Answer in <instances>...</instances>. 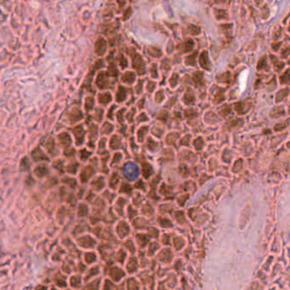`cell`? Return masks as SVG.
Wrapping results in <instances>:
<instances>
[{
	"instance_id": "obj_53",
	"label": "cell",
	"mask_w": 290,
	"mask_h": 290,
	"mask_svg": "<svg viewBox=\"0 0 290 290\" xmlns=\"http://www.w3.org/2000/svg\"><path fill=\"white\" fill-rule=\"evenodd\" d=\"M281 45V43H273L272 44V49H273V50H278L279 46Z\"/></svg>"
},
{
	"instance_id": "obj_28",
	"label": "cell",
	"mask_w": 290,
	"mask_h": 290,
	"mask_svg": "<svg viewBox=\"0 0 290 290\" xmlns=\"http://www.w3.org/2000/svg\"><path fill=\"white\" fill-rule=\"evenodd\" d=\"M193 145L197 150H201L203 147V140L201 137H198V138H197L194 140Z\"/></svg>"
},
{
	"instance_id": "obj_39",
	"label": "cell",
	"mask_w": 290,
	"mask_h": 290,
	"mask_svg": "<svg viewBox=\"0 0 290 290\" xmlns=\"http://www.w3.org/2000/svg\"><path fill=\"white\" fill-rule=\"evenodd\" d=\"M151 75L152 77H158V68H157V65L156 64H152L151 66Z\"/></svg>"
},
{
	"instance_id": "obj_4",
	"label": "cell",
	"mask_w": 290,
	"mask_h": 290,
	"mask_svg": "<svg viewBox=\"0 0 290 290\" xmlns=\"http://www.w3.org/2000/svg\"><path fill=\"white\" fill-rule=\"evenodd\" d=\"M194 46V42L192 39H187L186 42L182 43L178 46V49L181 51L182 53H186L192 50Z\"/></svg>"
},
{
	"instance_id": "obj_33",
	"label": "cell",
	"mask_w": 290,
	"mask_h": 290,
	"mask_svg": "<svg viewBox=\"0 0 290 290\" xmlns=\"http://www.w3.org/2000/svg\"><path fill=\"white\" fill-rule=\"evenodd\" d=\"M168 116H169L168 112H167L165 110H162V111H161V112H159L158 116L157 118H158V120L162 121L163 123H165V122L167 121V118H168Z\"/></svg>"
},
{
	"instance_id": "obj_20",
	"label": "cell",
	"mask_w": 290,
	"mask_h": 290,
	"mask_svg": "<svg viewBox=\"0 0 290 290\" xmlns=\"http://www.w3.org/2000/svg\"><path fill=\"white\" fill-rule=\"evenodd\" d=\"M179 138V134L177 133H170L166 137V142L169 145H173Z\"/></svg>"
},
{
	"instance_id": "obj_47",
	"label": "cell",
	"mask_w": 290,
	"mask_h": 290,
	"mask_svg": "<svg viewBox=\"0 0 290 290\" xmlns=\"http://www.w3.org/2000/svg\"><path fill=\"white\" fill-rule=\"evenodd\" d=\"M131 14H132L131 8L127 9H126V10L124 11V20H125L128 19V18L130 17V16H131Z\"/></svg>"
},
{
	"instance_id": "obj_51",
	"label": "cell",
	"mask_w": 290,
	"mask_h": 290,
	"mask_svg": "<svg viewBox=\"0 0 290 290\" xmlns=\"http://www.w3.org/2000/svg\"><path fill=\"white\" fill-rule=\"evenodd\" d=\"M168 61H167V60H164L163 61H162V64L161 67H162V69H166V70H169V64H168Z\"/></svg>"
},
{
	"instance_id": "obj_2",
	"label": "cell",
	"mask_w": 290,
	"mask_h": 290,
	"mask_svg": "<svg viewBox=\"0 0 290 290\" xmlns=\"http://www.w3.org/2000/svg\"><path fill=\"white\" fill-rule=\"evenodd\" d=\"M139 169L135 163L129 162L125 164L124 168V174L128 180H134L139 176Z\"/></svg>"
},
{
	"instance_id": "obj_23",
	"label": "cell",
	"mask_w": 290,
	"mask_h": 290,
	"mask_svg": "<svg viewBox=\"0 0 290 290\" xmlns=\"http://www.w3.org/2000/svg\"><path fill=\"white\" fill-rule=\"evenodd\" d=\"M244 124V121L242 119H236V120H232L231 122H229L228 124V128H235V127H239L241 126L242 124Z\"/></svg>"
},
{
	"instance_id": "obj_9",
	"label": "cell",
	"mask_w": 290,
	"mask_h": 290,
	"mask_svg": "<svg viewBox=\"0 0 290 290\" xmlns=\"http://www.w3.org/2000/svg\"><path fill=\"white\" fill-rule=\"evenodd\" d=\"M97 85L99 86L101 89H105L106 86L108 85V79L105 72H101L98 76L97 78Z\"/></svg>"
},
{
	"instance_id": "obj_52",
	"label": "cell",
	"mask_w": 290,
	"mask_h": 290,
	"mask_svg": "<svg viewBox=\"0 0 290 290\" xmlns=\"http://www.w3.org/2000/svg\"><path fill=\"white\" fill-rule=\"evenodd\" d=\"M288 54H289V48L288 47V48H286V49L282 52V57L286 58V57H288Z\"/></svg>"
},
{
	"instance_id": "obj_30",
	"label": "cell",
	"mask_w": 290,
	"mask_h": 290,
	"mask_svg": "<svg viewBox=\"0 0 290 290\" xmlns=\"http://www.w3.org/2000/svg\"><path fill=\"white\" fill-rule=\"evenodd\" d=\"M215 12H216L215 16H216L217 19H227V17H228L226 12L223 9H216Z\"/></svg>"
},
{
	"instance_id": "obj_43",
	"label": "cell",
	"mask_w": 290,
	"mask_h": 290,
	"mask_svg": "<svg viewBox=\"0 0 290 290\" xmlns=\"http://www.w3.org/2000/svg\"><path fill=\"white\" fill-rule=\"evenodd\" d=\"M155 87H156V83H155V82L148 81L147 85V89L149 92H152L153 89H155Z\"/></svg>"
},
{
	"instance_id": "obj_24",
	"label": "cell",
	"mask_w": 290,
	"mask_h": 290,
	"mask_svg": "<svg viewBox=\"0 0 290 290\" xmlns=\"http://www.w3.org/2000/svg\"><path fill=\"white\" fill-rule=\"evenodd\" d=\"M281 84H288L289 83V69H287L286 72L280 77Z\"/></svg>"
},
{
	"instance_id": "obj_29",
	"label": "cell",
	"mask_w": 290,
	"mask_h": 290,
	"mask_svg": "<svg viewBox=\"0 0 290 290\" xmlns=\"http://www.w3.org/2000/svg\"><path fill=\"white\" fill-rule=\"evenodd\" d=\"M230 112H231V108H230V106H224L223 107H221V108L219 110V113H220L223 117L227 116Z\"/></svg>"
},
{
	"instance_id": "obj_18",
	"label": "cell",
	"mask_w": 290,
	"mask_h": 290,
	"mask_svg": "<svg viewBox=\"0 0 290 290\" xmlns=\"http://www.w3.org/2000/svg\"><path fill=\"white\" fill-rule=\"evenodd\" d=\"M112 100V96L109 93L100 94L99 95V102L101 104H107Z\"/></svg>"
},
{
	"instance_id": "obj_40",
	"label": "cell",
	"mask_w": 290,
	"mask_h": 290,
	"mask_svg": "<svg viewBox=\"0 0 290 290\" xmlns=\"http://www.w3.org/2000/svg\"><path fill=\"white\" fill-rule=\"evenodd\" d=\"M119 63H120V66H122V68H123V69L128 66V61H127V60H126V59L124 58V56L123 55V54H120Z\"/></svg>"
},
{
	"instance_id": "obj_48",
	"label": "cell",
	"mask_w": 290,
	"mask_h": 290,
	"mask_svg": "<svg viewBox=\"0 0 290 290\" xmlns=\"http://www.w3.org/2000/svg\"><path fill=\"white\" fill-rule=\"evenodd\" d=\"M147 120H148V117L146 116V114L144 112L137 117V122H144V121H147Z\"/></svg>"
},
{
	"instance_id": "obj_8",
	"label": "cell",
	"mask_w": 290,
	"mask_h": 290,
	"mask_svg": "<svg viewBox=\"0 0 290 290\" xmlns=\"http://www.w3.org/2000/svg\"><path fill=\"white\" fill-rule=\"evenodd\" d=\"M183 101L185 102V104L186 105H191L195 102V96H194V93L192 92L191 89H188L186 90V92L184 95L183 97Z\"/></svg>"
},
{
	"instance_id": "obj_26",
	"label": "cell",
	"mask_w": 290,
	"mask_h": 290,
	"mask_svg": "<svg viewBox=\"0 0 290 290\" xmlns=\"http://www.w3.org/2000/svg\"><path fill=\"white\" fill-rule=\"evenodd\" d=\"M188 30L192 35H198L201 32V28L199 27H197V26H194V25H190Z\"/></svg>"
},
{
	"instance_id": "obj_37",
	"label": "cell",
	"mask_w": 290,
	"mask_h": 290,
	"mask_svg": "<svg viewBox=\"0 0 290 290\" xmlns=\"http://www.w3.org/2000/svg\"><path fill=\"white\" fill-rule=\"evenodd\" d=\"M288 120H287L285 123H281V124H277V125H275L274 126V129L276 131H279V130H282L283 128H285L286 127H288Z\"/></svg>"
},
{
	"instance_id": "obj_16",
	"label": "cell",
	"mask_w": 290,
	"mask_h": 290,
	"mask_svg": "<svg viewBox=\"0 0 290 290\" xmlns=\"http://www.w3.org/2000/svg\"><path fill=\"white\" fill-rule=\"evenodd\" d=\"M225 100V95H224V91L222 90V89H219L218 91L215 94V95H214V104H219V103H221V101H223Z\"/></svg>"
},
{
	"instance_id": "obj_3",
	"label": "cell",
	"mask_w": 290,
	"mask_h": 290,
	"mask_svg": "<svg viewBox=\"0 0 290 290\" xmlns=\"http://www.w3.org/2000/svg\"><path fill=\"white\" fill-rule=\"evenodd\" d=\"M251 103L250 102H243L239 101L235 105V110L238 114H245L246 112H248V110L251 107Z\"/></svg>"
},
{
	"instance_id": "obj_17",
	"label": "cell",
	"mask_w": 290,
	"mask_h": 290,
	"mask_svg": "<svg viewBox=\"0 0 290 290\" xmlns=\"http://www.w3.org/2000/svg\"><path fill=\"white\" fill-rule=\"evenodd\" d=\"M142 170H143L142 172H143L144 176L146 178H148L152 174V168L149 163H147V162H144L142 164Z\"/></svg>"
},
{
	"instance_id": "obj_46",
	"label": "cell",
	"mask_w": 290,
	"mask_h": 290,
	"mask_svg": "<svg viewBox=\"0 0 290 290\" xmlns=\"http://www.w3.org/2000/svg\"><path fill=\"white\" fill-rule=\"evenodd\" d=\"M125 112V108H123L122 110H120L119 112H117V120L119 123H123L124 122V117H123V113Z\"/></svg>"
},
{
	"instance_id": "obj_19",
	"label": "cell",
	"mask_w": 290,
	"mask_h": 290,
	"mask_svg": "<svg viewBox=\"0 0 290 290\" xmlns=\"http://www.w3.org/2000/svg\"><path fill=\"white\" fill-rule=\"evenodd\" d=\"M148 53L151 56H153V57H156V58H158L160 57L161 55H162V51L160 50L158 48H156V47H150V48H148Z\"/></svg>"
},
{
	"instance_id": "obj_38",
	"label": "cell",
	"mask_w": 290,
	"mask_h": 290,
	"mask_svg": "<svg viewBox=\"0 0 290 290\" xmlns=\"http://www.w3.org/2000/svg\"><path fill=\"white\" fill-rule=\"evenodd\" d=\"M178 78H179L178 74L177 73L173 74V76H172L170 79H169V84H170L171 87H174V86L177 84V83H178Z\"/></svg>"
},
{
	"instance_id": "obj_10",
	"label": "cell",
	"mask_w": 290,
	"mask_h": 290,
	"mask_svg": "<svg viewBox=\"0 0 290 290\" xmlns=\"http://www.w3.org/2000/svg\"><path fill=\"white\" fill-rule=\"evenodd\" d=\"M126 97H127V90H126V89L124 87H123V86H119L118 90L117 92V102H123L126 99Z\"/></svg>"
},
{
	"instance_id": "obj_21",
	"label": "cell",
	"mask_w": 290,
	"mask_h": 290,
	"mask_svg": "<svg viewBox=\"0 0 290 290\" xmlns=\"http://www.w3.org/2000/svg\"><path fill=\"white\" fill-rule=\"evenodd\" d=\"M147 131H148V127H147V126H143V127H141V128L138 130L137 135H138V139H139V142H142V141H143L145 135L147 134Z\"/></svg>"
},
{
	"instance_id": "obj_7",
	"label": "cell",
	"mask_w": 290,
	"mask_h": 290,
	"mask_svg": "<svg viewBox=\"0 0 290 290\" xmlns=\"http://www.w3.org/2000/svg\"><path fill=\"white\" fill-rule=\"evenodd\" d=\"M106 49V43L103 39H100L95 43V52L99 55H102L104 54Z\"/></svg>"
},
{
	"instance_id": "obj_6",
	"label": "cell",
	"mask_w": 290,
	"mask_h": 290,
	"mask_svg": "<svg viewBox=\"0 0 290 290\" xmlns=\"http://www.w3.org/2000/svg\"><path fill=\"white\" fill-rule=\"evenodd\" d=\"M192 81H193L195 86H197V87H200L203 85L204 83L203 73L200 71H197L196 72H194L193 76H192Z\"/></svg>"
},
{
	"instance_id": "obj_42",
	"label": "cell",
	"mask_w": 290,
	"mask_h": 290,
	"mask_svg": "<svg viewBox=\"0 0 290 290\" xmlns=\"http://www.w3.org/2000/svg\"><path fill=\"white\" fill-rule=\"evenodd\" d=\"M86 101H87V103H86V108H87V110H90V109L93 107L94 106V99L92 97H88Z\"/></svg>"
},
{
	"instance_id": "obj_5",
	"label": "cell",
	"mask_w": 290,
	"mask_h": 290,
	"mask_svg": "<svg viewBox=\"0 0 290 290\" xmlns=\"http://www.w3.org/2000/svg\"><path fill=\"white\" fill-rule=\"evenodd\" d=\"M199 61H200V65L203 68H204L205 70H210V63H209V60L208 58L207 51L204 50L202 52Z\"/></svg>"
},
{
	"instance_id": "obj_50",
	"label": "cell",
	"mask_w": 290,
	"mask_h": 290,
	"mask_svg": "<svg viewBox=\"0 0 290 290\" xmlns=\"http://www.w3.org/2000/svg\"><path fill=\"white\" fill-rule=\"evenodd\" d=\"M135 113H136V109L132 108L131 111H130V112L128 113V116H127V118H128V121H129L130 123H131L132 121H133V118H132V117H133V115H134Z\"/></svg>"
},
{
	"instance_id": "obj_31",
	"label": "cell",
	"mask_w": 290,
	"mask_h": 290,
	"mask_svg": "<svg viewBox=\"0 0 290 290\" xmlns=\"http://www.w3.org/2000/svg\"><path fill=\"white\" fill-rule=\"evenodd\" d=\"M32 156H33V158L35 160H39V159H46V158H44L45 156L43 155V152H41V151H39V149H37L36 151L32 153Z\"/></svg>"
},
{
	"instance_id": "obj_13",
	"label": "cell",
	"mask_w": 290,
	"mask_h": 290,
	"mask_svg": "<svg viewBox=\"0 0 290 290\" xmlns=\"http://www.w3.org/2000/svg\"><path fill=\"white\" fill-rule=\"evenodd\" d=\"M288 93H289L288 88H286V89H281V90H279L278 92L277 93L276 101H277V102H280L281 101H282L284 98H286V97L288 96Z\"/></svg>"
},
{
	"instance_id": "obj_12",
	"label": "cell",
	"mask_w": 290,
	"mask_h": 290,
	"mask_svg": "<svg viewBox=\"0 0 290 290\" xmlns=\"http://www.w3.org/2000/svg\"><path fill=\"white\" fill-rule=\"evenodd\" d=\"M284 109L282 108V106H278V107H275L272 109V111L270 113V116L272 118H276V117H279L284 115Z\"/></svg>"
},
{
	"instance_id": "obj_1",
	"label": "cell",
	"mask_w": 290,
	"mask_h": 290,
	"mask_svg": "<svg viewBox=\"0 0 290 290\" xmlns=\"http://www.w3.org/2000/svg\"><path fill=\"white\" fill-rule=\"evenodd\" d=\"M126 51H128V54L132 56L133 59V64L132 66L138 72L139 74H144L145 73V62H144L142 57L139 55V54L136 53V50L134 49H130L129 50H126Z\"/></svg>"
},
{
	"instance_id": "obj_54",
	"label": "cell",
	"mask_w": 290,
	"mask_h": 290,
	"mask_svg": "<svg viewBox=\"0 0 290 290\" xmlns=\"http://www.w3.org/2000/svg\"><path fill=\"white\" fill-rule=\"evenodd\" d=\"M115 107H116V106H112V107H111V110H110V112H109V113H108V117H110V118H112V112H113V110H114V108H115Z\"/></svg>"
},
{
	"instance_id": "obj_25",
	"label": "cell",
	"mask_w": 290,
	"mask_h": 290,
	"mask_svg": "<svg viewBox=\"0 0 290 290\" xmlns=\"http://www.w3.org/2000/svg\"><path fill=\"white\" fill-rule=\"evenodd\" d=\"M157 147H158V143L151 139V137H149L147 139V147L149 148V150L151 151H155V149L157 148Z\"/></svg>"
},
{
	"instance_id": "obj_22",
	"label": "cell",
	"mask_w": 290,
	"mask_h": 290,
	"mask_svg": "<svg viewBox=\"0 0 290 290\" xmlns=\"http://www.w3.org/2000/svg\"><path fill=\"white\" fill-rule=\"evenodd\" d=\"M113 129V126L109 123H105L101 128V134H110Z\"/></svg>"
},
{
	"instance_id": "obj_15",
	"label": "cell",
	"mask_w": 290,
	"mask_h": 290,
	"mask_svg": "<svg viewBox=\"0 0 290 290\" xmlns=\"http://www.w3.org/2000/svg\"><path fill=\"white\" fill-rule=\"evenodd\" d=\"M197 56V52H195L191 55L186 56L185 59V63L188 66H196V58Z\"/></svg>"
},
{
	"instance_id": "obj_35",
	"label": "cell",
	"mask_w": 290,
	"mask_h": 290,
	"mask_svg": "<svg viewBox=\"0 0 290 290\" xmlns=\"http://www.w3.org/2000/svg\"><path fill=\"white\" fill-rule=\"evenodd\" d=\"M108 72L110 73L111 76H114V77L117 76V74H118V71L117 70L116 66H115L114 64H111V65L109 66Z\"/></svg>"
},
{
	"instance_id": "obj_49",
	"label": "cell",
	"mask_w": 290,
	"mask_h": 290,
	"mask_svg": "<svg viewBox=\"0 0 290 290\" xmlns=\"http://www.w3.org/2000/svg\"><path fill=\"white\" fill-rule=\"evenodd\" d=\"M122 159V154L121 153H116L113 157V160H112V163L113 162H117Z\"/></svg>"
},
{
	"instance_id": "obj_14",
	"label": "cell",
	"mask_w": 290,
	"mask_h": 290,
	"mask_svg": "<svg viewBox=\"0 0 290 290\" xmlns=\"http://www.w3.org/2000/svg\"><path fill=\"white\" fill-rule=\"evenodd\" d=\"M121 145V138L117 136H113L110 141V147L112 149H118Z\"/></svg>"
},
{
	"instance_id": "obj_45",
	"label": "cell",
	"mask_w": 290,
	"mask_h": 290,
	"mask_svg": "<svg viewBox=\"0 0 290 290\" xmlns=\"http://www.w3.org/2000/svg\"><path fill=\"white\" fill-rule=\"evenodd\" d=\"M190 139H191V136L188 135V136H186L183 139L180 140V145H184V146H187L190 142Z\"/></svg>"
},
{
	"instance_id": "obj_41",
	"label": "cell",
	"mask_w": 290,
	"mask_h": 290,
	"mask_svg": "<svg viewBox=\"0 0 290 290\" xmlns=\"http://www.w3.org/2000/svg\"><path fill=\"white\" fill-rule=\"evenodd\" d=\"M60 137H61V138H63V139H61V141L62 143H63V145H64V146H66V145L70 144V138L68 137V136H67L66 134H63V135H61V136H60Z\"/></svg>"
},
{
	"instance_id": "obj_32",
	"label": "cell",
	"mask_w": 290,
	"mask_h": 290,
	"mask_svg": "<svg viewBox=\"0 0 290 290\" xmlns=\"http://www.w3.org/2000/svg\"><path fill=\"white\" fill-rule=\"evenodd\" d=\"M267 66V63H266V56H264L262 58L260 59L258 62V66H257V68L258 70H261L263 69V68H266Z\"/></svg>"
},
{
	"instance_id": "obj_55",
	"label": "cell",
	"mask_w": 290,
	"mask_h": 290,
	"mask_svg": "<svg viewBox=\"0 0 290 290\" xmlns=\"http://www.w3.org/2000/svg\"><path fill=\"white\" fill-rule=\"evenodd\" d=\"M144 101H145V100H144V99H142V100H141V101H139V103H138V106H139L140 108H142V107H143Z\"/></svg>"
},
{
	"instance_id": "obj_27",
	"label": "cell",
	"mask_w": 290,
	"mask_h": 290,
	"mask_svg": "<svg viewBox=\"0 0 290 290\" xmlns=\"http://www.w3.org/2000/svg\"><path fill=\"white\" fill-rule=\"evenodd\" d=\"M221 82L223 83H230V79H231V73L230 72H225L224 74H221L220 77H217Z\"/></svg>"
},
{
	"instance_id": "obj_11",
	"label": "cell",
	"mask_w": 290,
	"mask_h": 290,
	"mask_svg": "<svg viewBox=\"0 0 290 290\" xmlns=\"http://www.w3.org/2000/svg\"><path fill=\"white\" fill-rule=\"evenodd\" d=\"M136 80V74L132 72H127L123 75L122 77V81L126 84H131Z\"/></svg>"
},
{
	"instance_id": "obj_36",
	"label": "cell",
	"mask_w": 290,
	"mask_h": 290,
	"mask_svg": "<svg viewBox=\"0 0 290 290\" xmlns=\"http://www.w3.org/2000/svg\"><path fill=\"white\" fill-rule=\"evenodd\" d=\"M164 99V95H163V91L162 90H159L158 92H157L156 94V96H155V101H157L158 103L162 102Z\"/></svg>"
},
{
	"instance_id": "obj_44",
	"label": "cell",
	"mask_w": 290,
	"mask_h": 290,
	"mask_svg": "<svg viewBox=\"0 0 290 290\" xmlns=\"http://www.w3.org/2000/svg\"><path fill=\"white\" fill-rule=\"evenodd\" d=\"M142 86H143V81L142 80H139L137 84V85L136 86V93L140 94L142 92Z\"/></svg>"
},
{
	"instance_id": "obj_34",
	"label": "cell",
	"mask_w": 290,
	"mask_h": 290,
	"mask_svg": "<svg viewBox=\"0 0 290 290\" xmlns=\"http://www.w3.org/2000/svg\"><path fill=\"white\" fill-rule=\"evenodd\" d=\"M184 113H185V116H186V117H188V118H192V117H197V112H196V111L193 110V109L186 110Z\"/></svg>"
}]
</instances>
